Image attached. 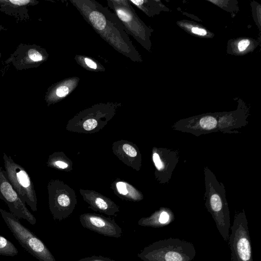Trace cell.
Wrapping results in <instances>:
<instances>
[{
	"instance_id": "9a60e30c",
	"label": "cell",
	"mask_w": 261,
	"mask_h": 261,
	"mask_svg": "<svg viewBox=\"0 0 261 261\" xmlns=\"http://www.w3.org/2000/svg\"><path fill=\"white\" fill-rule=\"evenodd\" d=\"M76 261H115L108 257L102 256H91L81 258Z\"/></svg>"
},
{
	"instance_id": "9c48e42d",
	"label": "cell",
	"mask_w": 261,
	"mask_h": 261,
	"mask_svg": "<svg viewBox=\"0 0 261 261\" xmlns=\"http://www.w3.org/2000/svg\"><path fill=\"white\" fill-rule=\"evenodd\" d=\"M173 219L172 213L163 210L149 217L141 219L138 222V224L145 227L161 228L169 224Z\"/></svg>"
},
{
	"instance_id": "44dd1931",
	"label": "cell",
	"mask_w": 261,
	"mask_h": 261,
	"mask_svg": "<svg viewBox=\"0 0 261 261\" xmlns=\"http://www.w3.org/2000/svg\"><path fill=\"white\" fill-rule=\"evenodd\" d=\"M192 32L195 34L201 36H204L206 34V31L205 30L198 28H193Z\"/></svg>"
},
{
	"instance_id": "6da1fadb",
	"label": "cell",
	"mask_w": 261,
	"mask_h": 261,
	"mask_svg": "<svg viewBox=\"0 0 261 261\" xmlns=\"http://www.w3.org/2000/svg\"><path fill=\"white\" fill-rule=\"evenodd\" d=\"M71 3L85 20L114 49L134 62L140 56L116 15L94 0H73Z\"/></svg>"
},
{
	"instance_id": "30bf717a",
	"label": "cell",
	"mask_w": 261,
	"mask_h": 261,
	"mask_svg": "<svg viewBox=\"0 0 261 261\" xmlns=\"http://www.w3.org/2000/svg\"><path fill=\"white\" fill-rule=\"evenodd\" d=\"M75 79L72 81L69 80L68 81H64L56 87V88L53 90L52 92V96L57 98H63L67 96L71 91L72 87H76V85L72 86L74 85L77 82Z\"/></svg>"
},
{
	"instance_id": "ba28073f",
	"label": "cell",
	"mask_w": 261,
	"mask_h": 261,
	"mask_svg": "<svg viewBox=\"0 0 261 261\" xmlns=\"http://www.w3.org/2000/svg\"><path fill=\"white\" fill-rule=\"evenodd\" d=\"M80 220L84 227L104 236L118 238L122 236L121 228L114 220L87 214L81 216Z\"/></svg>"
},
{
	"instance_id": "7c38bea8",
	"label": "cell",
	"mask_w": 261,
	"mask_h": 261,
	"mask_svg": "<svg viewBox=\"0 0 261 261\" xmlns=\"http://www.w3.org/2000/svg\"><path fill=\"white\" fill-rule=\"evenodd\" d=\"M200 126L205 129H212L217 125L216 119L212 116H206L202 118L199 121Z\"/></svg>"
},
{
	"instance_id": "5bb4252c",
	"label": "cell",
	"mask_w": 261,
	"mask_h": 261,
	"mask_svg": "<svg viewBox=\"0 0 261 261\" xmlns=\"http://www.w3.org/2000/svg\"><path fill=\"white\" fill-rule=\"evenodd\" d=\"M29 58L33 61L39 62L43 59V56L40 52L36 49H30L28 53Z\"/></svg>"
},
{
	"instance_id": "277c9868",
	"label": "cell",
	"mask_w": 261,
	"mask_h": 261,
	"mask_svg": "<svg viewBox=\"0 0 261 261\" xmlns=\"http://www.w3.org/2000/svg\"><path fill=\"white\" fill-rule=\"evenodd\" d=\"M4 174L21 200L33 212L37 211V199L33 182L29 173L10 155L3 153Z\"/></svg>"
},
{
	"instance_id": "e0dca14e",
	"label": "cell",
	"mask_w": 261,
	"mask_h": 261,
	"mask_svg": "<svg viewBox=\"0 0 261 261\" xmlns=\"http://www.w3.org/2000/svg\"><path fill=\"white\" fill-rule=\"evenodd\" d=\"M122 148L123 151L129 156L135 157L137 155V151L132 146L125 144L123 145Z\"/></svg>"
},
{
	"instance_id": "2e32d148",
	"label": "cell",
	"mask_w": 261,
	"mask_h": 261,
	"mask_svg": "<svg viewBox=\"0 0 261 261\" xmlns=\"http://www.w3.org/2000/svg\"><path fill=\"white\" fill-rule=\"evenodd\" d=\"M97 122L95 119H89L83 123V127L86 130H91L97 126Z\"/></svg>"
},
{
	"instance_id": "8fae6325",
	"label": "cell",
	"mask_w": 261,
	"mask_h": 261,
	"mask_svg": "<svg viewBox=\"0 0 261 261\" xmlns=\"http://www.w3.org/2000/svg\"><path fill=\"white\" fill-rule=\"evenodd\" d=\"M18 250L14 245L4 237L0 235V255L14 256L17 255Z\"/></svg>"
},
{
	"instance_id": "7402d4cb",
	"label": "cell",
	"mask_w": 261,
	"mask_h": 261,
	"mask_svg": "<svg viewBox=\"0 0 261 261\" xmlns=\"http://www.w3.org/2000/svg\"><path fill=\"white\" fill-rule=\"evenodd\" d=\"M54 165L57 166V167H58L60 168H62V169H65V168H67L68 166V165L66 163H65L64 162H62L61 161H59V160L55 162Z\"/></svg>"
},
{
	"instance_id": "4fadbf2b",
	"label": "cell",
	"mask_w": 261,
	"mask_h": 261,
	"mask_svg": "<svg viewBox=\"0 0 261 261\" xmlns=\"http://www.w3.org/2000/svg\"><path fill=\"white\" fill-rule=\"evenodd\" d=\"M79 60H77L78 61H80V63L82 65H85L88 68L93 70H97L98 69L100 70V68L99 67V65L97 64L96 62H95L94 61H93L92 59L88 58V57H80L79 58Z\"/></svg>"
},
{
	"instance_id": "52a82bcc",
	"label": "cell",
	"mask_w": 261,
	"mask_h": 261,
	"mask_svg": "<svg viewBox=\"0 0 261 261\" xmlns=\"http://www.w3.org/2000/svg\"><path fill=\"white\" fill-rule=\"evenodd\" d=\"M0 199L8 205L10 213L17 218L23 219L35 225L36 219L21 200L4 174L0 165Z\"/></svg>"
},
{
	"instance_id": "3957f363",
	"label": "cell",
	"mask_w": 261,
	"mask_h": 261,
	"mask_svg": "<svg viewBox=\"0 0 261 261\" xmlns=\"http://www.w3.org/2000/svg\"><path fill=\"white\" fill-rule=\"evenodd\" d=\"M4 221L19 244L39 261H56L44 243L28 228L19 219L10 212L0 208Z\"/></svg>"
},
{
	"instance_id": "d6986e66",
	"label": "cell",
	"mask_w": 261,
	"mask_h": 261,
	"mask_svg": "<svg viewBox=\"0 0 261 261\" xmlns=\"http://www.w3.org/2000/svg\"><path fill=\"white\" fill-rule=\"evenodd\" d=\"M152 157L153 161L156 168L159 170L162 169L163 168V164L160 160L159 154L156 153H154Z\"/></svg>"
},
{
	"instance_id": "8992f818",
	"label": "cell",
	"mask_w": 261,
	"mask_h": 261,
	"mask_svg": "<svg viewBox=\"0 0 261 261\" xmlns=\"http://www.w3.org/2000/svg\"><path fill=\"white\" fill-rule=\"evenodd\" d=\"M107 3L121 22L127 34L144 45L146 39L145 28L129 1L109 0Z\"/></svg>"
},
{
	"instance_id": "5b68a950",
	"label": "cell",
	"mask_w": 261,
	"mask_h": 261,
	"mask_svg": "<svg viewBox=\"0 0 261 261\" xmlns=\"http://www.w3.org/2000/svg\"><path fill=\"white\" fill-rule=\"evenodd\" d=\"M230 228L228 240L231 250L230 261H253L248 223L243 214L235 218Z\"/></svg>"
},
{
	"instance_id": "ac0fdd59",
	"label": "cell",
	"mask_w": 261,
	"mask_h": 261,
	"mask_svg": "<svg viewBox=\"0 0 261 261\" xmlns=\"http://www.w3.org/2000/svg\"><path fill=\"white\" fill-rule=\"evenodd\" d=\"M116 187L118 192L120 194L122 195H126L128 193V191L126 189V186L124 182L122 181L118 182L116 184Z\"/></svg>"
},
{
	"instance_id": "7a4b0ae2",
	"label": "cell",
	"mask_w": 261,
	"mask_h": 261,
	"mask_svg": "<svg viewBox=\"0 0 261 261\" xmlns=\"http://www.w3.org/2000/svg\"><path fill=\"white\" fill-rule=\"evenodd\" d=\"M195 255L192 243L172 238L154 242L137 254L143 261H192Z\"/></svg>"
},
{
	"instance_id": "ffe728a7",
	"label": "cell",
	"mask_w": 261,
	"mask_h": 261,
	"mask_svg": "<svg viewBox=\"0 0 261 261\" xmlns=\"http://www.w3.org/2000/svg\"><path fill=\"white\" fill-rule=\"evenodd\" d=\"M250 42L248 40H243L239 42L238 44L239 50L241 51L245 50L249 46Z\"/></svg>"
}]
</instances>
